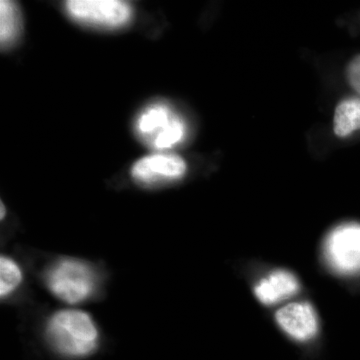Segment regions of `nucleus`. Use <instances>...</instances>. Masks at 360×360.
<instances>
[{
    "mask_svg": "<svg viewBox=\"0 0 360 360\" xmlns=\"http://www.w3.org/2000/svg\"><path fill=\"white\" fill-rule=\"evenodd\" d=\"M46 336L60 354L84 356L96 349L98 330L89 314L80 310L65 309L49 319Z\"/></svg>",
    "mask_w": 360,
    "mask_h": 360,
    "instance_id": "nucleus-1",
    "label": "nucleus"
},
{
    "mask_svg": "<svg viewBox=\"0 0 360 360\" xmlns=\"http://www.w3.org/2000/svg\"><path fill=\"white\" fill-rule=\"evenodd\" d=\"M134 129L139 139L149 148H174L184 139L186 127L182 118L163 103L149 104L137 116Z\"/></svg>",
    "mask_w": 360,
    "mask_h": 360,
    "instance_id": "nucleus-2",
    "label": "nucleus"
},
{
    "mask_svg": "<svg viewBox=\"0 0 360 360\" xmlns=\"http://www.w3.org/2000/svg\"><path fill=\"white\" fill-rule=\"evenodd\" d=\"M45 281L52 295L71 304L84 302L92 295L96 286L94 270L77 259H63L52 265Z\"/></svg>",
    "mask_w": 360,
    "mask_h": 360,
    "instance_id": "nucleus-3",
    "label": "nucleus"
},
{
    "mask_svg": "<svg viewBox=\"0 0 360 360\" xmlns=\"http://www.w3.org/2000/svg\"><path fill=\"white\" fill-rule=\"evenodd\" d=\"M329 269L342 276L360 274V224L338 225L329 232L323 245Z\"/></svg>",
    "mask_w": 360,
    "mask_h": 360,
    "instance_id": "nucleus-4",
    "label": "nucleus"
},
{
    "mask_svg": "<svg viewBox=\"0 0 360 360\" xmlns=\"http://www.w3.org/2000/svg\"><path fill=\"white\" fill-rule=\"evenodd\" d=\"M65 8L77 22L101 28L122 27L132 16L129 4L120 0H70Z\"/></svg>",
    "mask_w": 360,
    "mask_h": 360,
    "instance_id": "nucleus-5",
    "label": "nucleus"
},
{
    "mask_svg": "<svg viewBox=\"0 0 360 360\" xmlns=\"http://www.w3.org/2000/svg\"><path fill=\"white\" fill-rule=\"evenodd\" d=\"M279 328L298 345H309L319 335V317L307 302H290L277 310Z\"/></svg>",
    "mask_w": 360,
    "mask_h": 360,
    "instance_id": "nucleus-6",
    "label": "nucleus"
},
{
    "mask_svg": "<svg viewBox=\"0 0 360 360\" xmlns=\"http://www.w3.org/2000/svg\"><path fill=\"white\" fill-rule=\"evenodd\" d=\"M186 172V161L179 156L153 155L134 163L131 177L139 186L153 187L181 179Z\"/></svg>",
    "mask_w": 360,
    "mask_h": 360,
    "instance_id": "nucleus-7",
    "label": "nucleus"
},
{
    "mask_svg": "<svg viewBox=\"0 0 360 360\" xmlns=\"http://www.w3.org/2000/svg\"><path fill=\"white\" fill-rule=\"evenodd\" d=\"M300 283L297 277L285 269H276L270 272L255 283V297L266 307L278 304L297 295Z\"/></svg>",
    "mask_w": 360,
    "mask_h": 360,
    "instance_id": "nucleus-8",
    "label": "nucleus"
},
{
    "mask_svg": "<svg viewBox=\"0 0 360 360\" xmlns=\"http://www.w3.org/2000/svg\"><path fill=\"white\" fill-rule=\"evenodd\" d=\"M357 129H360V99H345L335 110V134L345 137Z\"/></svg>",
    "mask_w": 360,
    "mask_h": 360,
    "instance_id": "nucleus-9",
    "label": "nucleus"
},
{
    "mask_svg": "<svg viewBox=\"0 0 360 360\" xmlns=\"http://www.w3.org/2000/svg\"><path fill=\"white\" fill-rule=\"evenodd\" d=\"M20 32V13L14 2L0 1V41L2 46L13 44Z\"/></svg>",
    "mask_w": 360,
    "mask_h": 360,
    "instance_id": "nucleus-10",
    "label": "nucleus"
},
{
    "mask_svg": "<svg viewBox=\"0 0 360 360\" xmlns=\"http://www.w3.org/2000/svg\"><path fill=\"white\" fill-rule=\"evenodd\" d=\"M22 272L13 259L2 257L0 259V296L6 297L20 286Z\"/></svg>",
    "mask_w": 360,
    "mask_h": 360,
    "instance_id": "nucleus-11",
    "label": "nucleus"
},
{
    "mask_svg": "<svg viewBox=\"0 0 360 360\" xmlns=\"http://www.w3.org/2000/svg\"><path fill=\"white\" fill-rule=\"evenodd\" d=\"M347 77L350 86L360 94V54L348 65Z\"/></svg>",
    "mask_w": 360,
    "mask_h": 360,
    "instance_id": "nucleus-12",
    "label": "nucleus"
},
{
    "mask_svg": "<svg viewBox=\"0 0 360 360\" xmlns=\"http://www.w3.org/2000/svg\"><path fill=\"white\" fill-rule=\"evenodd\" d=\"M4 207V203H1V219H4V215H6V210Z\"/></svg>",
    "mask_w": 360,
    "mask_h": 360,
    "instance_id": "nucleus-13",
    "label": "nucleus"
}]
</instances>
